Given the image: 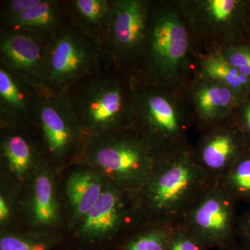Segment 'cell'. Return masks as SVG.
I'll return each mask as SVG.
<instances>
[{
	"label": "cell",
	"mask_w": 250,
	"mask_h": 250,
	"mask_svg": "<svg viewBox=\"0 0 250 250\" xmlns=\"http://www.w3.org/2000/svg\"><path fill=\"white\" fill-rule=\"evenodd\" d=\"M123 71L108 62L64 94L88 137L123 131L135 114Z\"/></svg>",
	"instance_id": "1"
},
{
	"label": "cell",
	"mask_w": 250,
	"mask_h": 250,
	"mask_svg": "<svg viewBox=\"0 0 250 250\" xmlns=\"http://www.w3.org/2000/svg\"><path fill=\"white\" fill-rule=\"evenodd\" d=\"M107 62L101 47L68 22L51 39L46 59L45 85L64 95Z\"/></svg>",
	"instance_id": "2"
},
{
	"label": "cell",
	"mask_w": 250,
	"mask_h": 250,
	"mask_svg": "<svg viewBox=\"0 0 250 250\" xmlns=\"http://www.w3.org/2000/svg\"><path fill=\"white\" fill-rule=\"evenodd\" d=\"M31 127L39 131L44 150L57 161L83 153L88 136L65 95L39 85Z\"/></svg>",
	"instance_id": "3"
},
{
	"label": "cell",
	"mask_w": 250,
	"mask_h": 250,
	"mask_svg": "<svg viewBox=\"0 0 250 250\" xmlns=\"http://www.w3.org/2000/svg\"><path fill=\"white\" fill-rule=\"evenodd\" d=\"M82 154L108 177L123 183L142 180L150 170V156L143 143L122 131L89 136Z\"/></svg>",
	"instance_id": "4"
},
{
	"label": "cell",
	"mask_w": 250,
	"mask_h": 250,
	"mask_svg": "<svg viewBox=\"0 0 250 250\" xmlns=\"http://www.w3.org/2000/svg\"><path fill=\"white\" fill-rule=\"evenodd\" d=\"M149 11L141 0H113V9L101 49L108 62L123 70L126 62L143 56Z\"/></svg>",
	"instance_id": "5"
},
{
	"label": "cell",
	"mask_w": 250,
	"mask_h": 250,
	"mask_svg": "<svg viewBox=\"0 0 250 250\" xmlns=\"http://www.w3.org/2000/svg\"><path fill=\"white\" fill-rule=\"evenodd\" d=\"M52 36L0 29V65L37 85H45L46 59Z\"/></svg>",
	"instance_id": "6"
},
{
	"label": "cell",
	"mask_w": 250,
	"mask_h": 250,
	"mask_svg": "<svg viewBox=\"0 0 250 250\" xmlns=\"http://www.w3.org/2000/svg\"><path fill=\"white\" fill-rule=\"evenodd\" d=\"M149 20L143 54L147 66L151 72L170 74L187 53V30L179 18L167 11H156Z\"/></svg>",
	"instance_id": "7"
},
{
	"label": "cell",
	"mask_w": 250,
	"mask_h": 250,
	"mask_svg": "<svg viewBox=\"0 0 250 250\" xmlns=\"http://www.w3.org/2000/svg\"><path fill=\"white\" fill-rule=\"evenodd\" d=\"M38 87L0 65L1 126L29 129L34 119Z\"/></svg>",
	"instance_id": "8"
},
{
	"label": "cell",
	"mask_w": 250,
	"mask_h": 250,
	"mask_svg": "<svg viewBox=\"0 0 250 250\" xmlns=\"http://www.w3.org/2000/svg\"><path fill=\"white\" fill-rule=\"evenodd\" d=\"M197 179V170L189 163H174L151 180L148 186V199L155 209L170 211L187 198Z\"/></svg>",
	"instance_id": "9"
},
{
	"label": "cell",
	"mask_w": 250,
	"mask_h": 250,
	"mask_svg": "<svg viewBox=\"0 0 250 250\" xmlns=\"http://www.w3.org/2000/svg\"><path fill=\"white\" fill-rule=\"evenodd\" d=\"M123 218L119 192L114 187H105L98 201L82 219L79 236L91 243L107 240L118 231Z\"/></svg>",
	"instance_id": "10"
},
{
	"label": "cell",
	"mask_w": 250,
	"mask_h": 250,
	"mask_svg": "<svg viewBox=\"0 0 250 250\" xmlns=\"http://www.w3.org/2000/svg\"><path fill=\"white\" fill-rule=\"evenodd\" d=\"M68 22L101 47L113 0H65Z\"/></svg>",
	"instance_id": "11"
},
{
	"label": "cell",
	"mask_w": 250,
	"mask_h": 250,
	"mask_svg": "<svg viewBox=\"0 0 250 250\" xmlns=\"http://www.w3.org/2000/svg\"><path fill=\"white\" fill-rule=\"evenodd\" d=\"M68 22L65 0H42L35 7L0 22V27L54 35Z\"/></svg>",
	"instance_id": "12"
},
{
	"label": "cell",
	"mask_w": 250,
	"mask_h": 250,
	"mask_svg": "<svg viewBox=\"0 0 250 250\" xmlns=\"http://www.w3.org/2000/svg\"><path fill=\"white\" fill-rule=\"evenodd\" d=\"M1 154L3 161L16 175H26L40 162V152L29 129L1 126Z\"/></svg>",
	"instance_id": "13"
},
{
	"label": "cell",
	"mask_w": 250,
	"mask_h": 250,
	"mask_svg": "<svg viewBox=\"0 0 250 250\" xmlns=\"http://www.w3.org/2000/svg\"><path fill=\"white\" fill-rule=\"evenodd\" d=\"M101 174L84 170L72 172L66 182V194L75 218L82 220L103 193Z\"/></svg>",
	"instance_id": "14"
},
{
	"label": "cell",
	"mask_w": 250,
	"mask_h": 250,
	"mask_svg": "<svg viewBox=\"0 0 250 250\" xmlns=\"http://www.w3.org/2000/svg\"><path fill=\"white\" fill-rule=\"evenodd\" d=\"M231 223V213L228 202L217 195L206 197L197 207L192 218L198 234L213 241L226 236Z\"/></svg>",
	"instance_id": "15"
},
{
	"label": "cell",
	"mask_w": 250,
	"mask_h": 250,
	"mask_svg": "<svg viewBox=\"0 0 250 250\" xmlns=\"http://www.w3.org/2000/svg\"><path fill=\"white\" fill-rule=\"evenodd\" d=\"M134 100L135 113H139L152 131L167 135L178 131L177 114L164 96L153 91H145L136 95Z\"/></svg>",
	"instance_id": "16"
},
{
	"label": "cell",
	"mask_w": 250,
	"mask_h": 250,
	"mask_svg": "<svg viewBox=\"0 0 250 250\" xmlns=\"http://www.w3.org/2000/svg\"><path fill=\"white\" fill-rule=\"evenodd\" d=\"M31 213L34 223L50 225L59 216V205L56 197L53 179L47 171H41L36 175L33 186Z\"/></svg>",
	"instance_id": "17"
},
{
	"label": "cell",
	"mask_w": 250,
	"mask_h": 250,
	"mask_svg": "<svg viewBox=\"0 0 250 250\" xmlns=\"http://www.w3.org/2000/svg\"><path fill=\"white\" fill-rule=\"evenodd\" d=\"M206 73L210 78L220 81L227 86L239 89L248 84L249 78L242 75L228 62L220 56L210 57L205 63Z\"/></svg>",
	"instance_id": "18"
},
{
	"label": "cell",
	"mask_w": 250,
	"mask_h": 250,
	"mask_svg": "<svg viewBox=\"0 0 250 250\" xmlns=\"http://www.w3.org/2000/svg\"><path fill=\"white\" fill-rule=\"evenodd\" d=\"M234 151L231 138L226 134L218 135L206 145L202 152V159L208 168L218 170L228 164Z\"/></svg>",
	"instance_id": "19"
},
{
	"label": "cell",
	"mask_w": 250,
	"mask_h": 250,
	"mask_svg": "<svg viewBox=\"0 0 250 250\" xmlns=\"http://www.w3.org/2000/svg\"><path fill=\"white\" fill-rule=\"evenodd\" d=\"M233 100V93L226 85H213L204 88L197 95L200 111L210 116L221 108L227 107Z\"/></svg>",
	"instance_id": "20"
},
{
	"label": "cell",
	"mask_w": 250,
	"mask_h": 250,
	"mask_svg": "<svg viewBox=\"0 0 250 250\" xmlns=\"http://www.w3.org/2000/svg\"><path fill=\"white\" fill-rule=\"evenodd\" d=\"M56 243L47 237L8 233L0 238V250H52Z\"/></svg>",
	"instance_id": "21"
},
{
	"label": "cell",
	"mask_w": 250,
	"mask_h": 250,
	"mask_svg": "<svg viewBox=\"0 0 250 250\" xmlns=\"http://www.w3.org/2000/svg\"><path fill=\"white\" fill-rule=\"evenodd\" d=\"M169 243L165 233L152 231L130 241L125 246V250H167Z\"/></svg>",
	"instance_id": "22"
},
{
	"label": "cell",
	"mask_w": 250,
	"mask_h": 250,
	"mask_svg": "<svg viewBox=\"0 0 250 250\" xmlns=\"http://www.w3.org/2000/svg\"><path fill=\"white\" fill-rule=\"evenodd\" d=\"M229 183L233 190L250 195V159L240 163L230 175Z\"/></svg>",
	"instance_id": "23"
},
{
	"label": "cell",
	"mask_w": 250,
	"mask_h": 250,
	"mask_svg": "<svg viewBox=\"0 0 250 250\" xmlns=\"http://www.w3.org/2000/svg\"><path fill=\"white\" fill-rule=\"evenodd\" d=\"M42 0H9L1 3L0 22L16 17L40 4Z\"/></svg>",
	"instance_id": "24"
},
{
	"label": "cell",
	"mask_w": 250,
	"mask_h": 250,
	"mask_svg": "<svg viewBox=\"0 0 250 250\" xmlns=\"http://www.w3.org/2000/svg\"><path fill=\"white\" fill-rule=\"evenodd\" d=\"M208 9L211 16L218 21H225L230 17L236 7L233 0H210Z\"/></svg>",
	"instance_id": "25"
},
{
	"label": "cell",
	"mask_w": 250,
	"mask_h": 250,
	"mask_svg": "<svg viewBox=\"0 0 250 250\" xmlns=\"http://www.w3.org/2000/svg\"><path fill=\"white\" fill-rule=\"evenodd\" d=\"M228 62L243 76H250V50L238 49L229 55Z\"/></svg>",
	"instance_id": "26"
},
{
	"label": "cell",
	"mask_w": 250,
	"mask_h": 250,
	"mask_svg": "<svg viewBox=\"0 0 250 250\" xmlns=\"http://www.w3.org/2000/svg\"><path fill=\"white\" fill-rule=\"evenodd\" d=\"M167 250H201L197 243L191 238L180 236L174 238L169 243Z\"/></svg>",
	"instance_id": "27"
},
{
	"label": "cell",
	"mask_w": 250,
	"mask_h": 250,
	"mask_svg": "<svg viewBox=\"0 0 250 250\" xmlns=\"http://www.w3.org/2000/svg\"><path fill=\"white\" fill-rule=\"evenodd\" d=\"M11 205L6 200L5 195L1 194L0 197V220L1 223H5L9 220L11 216Z\"/></svg>",
	"instance_id": "28"
},
{
	"label": "cell",
	"mask_w": 250,
	"mask_h": 250,
	"mask_svg": "<svg viewBox=\"0 0 250 250\" xmlns=\"http://www.w3.org/2000/svg\"><path fill=\"white\" fill-rule=\"evenodd\" d=\"M246 119L247 126H248V129H249L250 132V104L248 106V107L246 110Z\"/></svg>",
	"instance_id": "29"
}]
</instances>
